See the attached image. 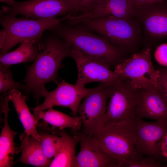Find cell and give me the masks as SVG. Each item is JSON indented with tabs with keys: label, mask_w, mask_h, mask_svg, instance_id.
Wrapping results in <instances>:
<instances>
[{
	"label": "cell",
	"mask_w": 167,
	"mask_h": 167,
	"mask_svg": "<svg viewBox=\"0 0 167 167\" xmlns=\"http://www.w3.org/2000/svg\"><path fill=\"white\" fill-rule=\"evenodd\" d=\"M41 50L38 52L33 63L27 68L23 81L27 87L25 90L33 94L37 103L42 97V92L46 83H59L58 70L63 66V59L71 57V47L62 39L51 36L46 39Z\"/></svg>",
	"instance_id": "6da1fadb"
},
{
	"label": "cell",
	"mask_w": 167,
	"mask_h": 167,
	"mask_svg": "<svg viewBox=\"0 0 167 167\" xmlns=\"http://www.w3.org/2000/svg\"><path fill=\"white\" fill-rule=\"evenodd\" d=\"M53 29L71 47L109 66L121 56L120 51L107 39L85 27H62L60 24Z\"/></svg>",
	"instance_id": "7a4b0ae2"
},
{
	"label": "cell",
	"mask_w": 167,
	"mask_h": 167,
	"mask_svg": "<svg viewBox=\"0 0 167 167\" xmlns=\"http://www.w3.org/2000/svg\"><path fill=\"white\" fill-rule=\"evenodd\" d=\"M71 16L69 14L61 18L50 19L20 18L0 11V22L5 32L6 38L0 55L7 53L15 45L25 40L41 43L45 31L53 29L62 21L69 20Z\"/></svg>",
	"instance_id": "3957f363"
},
{
	"label": "cell",
	"mask_w": 167,
	"mask_h": 167,
	"mask_svg": "<svg viewBox=\"0 0 167 167\" xmlns=\"http://www.w3.org/2000/svg\"><path fill=\"white\" fill-rule=\"evenodd\" d=\"M95 136L104 150L115 161L117 167L120 161L139 155L136 147L135 121L105 125Z\"/></svg>",
	"instance_id": "277c9868"
},
{
	"label": "cell",
	"mask_w": 167,
	"mask_h": 167,
	"mask_svg": "<svg viewBox=\"0 0 167 167\" xmlns=\"http://www.w3.org/2000/svg\"><path fill=\"white\" fill-rule=\"evenodd\" d=\"M109 101L104 125L134 122L141 90L123 79L109 85Z\"/></svg>",
	"instance_id": "5b68a950"
},
{
	"label": "cell",
	"mask_w": 167,
	"mask_h": 167,
	"mask_svg": "<svg viewBox=\"0 0 167 167\" xmlns=\"http://www.w3.org/2000/svg\"><path fill=\"white\" fill-rule=\"evenodd\" d=\"M114 71L122 79L127 80L141 90L156 88L159 72L153 66L149 49L135 54L118 64Z\"/></svg>",
	"instance_id": "8992f818"
},
{
	"label": "cell",
	"mask_w": 167,
	"mask_h": 167,
	"mask_svg": "<svg viewBox=\"0 0 167 167\" xmlns=\"http://www.w3.org/2000/svg\"><path fill=\"white\" fill-rule=\"evenodd\" d=\"M109 96V85L101 83L84 98L77 110L82 120V133L95 136L104 126Z\"/></svg>",
	"instance_id": "52a82bcc"
},
{
	"label": "cell",
	"mask_w": 167,
	"mask_h": 167,
	"mask_svg": "<svg viewBox=\"0 0 167 167\" xmlns=\"http://www.w3.org/2000/svg\"><path fill=\"white\" fill-rule=\"evenodd\" d=\"M3 13L16 16L21 15L26 18L50 19L57 16L80 11L75 0H29L19 2L10 7L3 6Z\"/></svg>",
	"instance_id": "ba28073f"
},
{
	"label": "cell",
	"mask_w": 167,
	"mask_h": 167,
	"mask_svg": "<svg viewBox=\"0 0 167 167\" xmlns=\"http://www.w3.org/2000/svg\"><path fill=\"white\" fill-rule=\"evenodd\" d=\"M71 57L74 60L78 70L75 84L84 87L92 82L111 85L122 79L107 64L89 57L77 49L71 47Z\"/></svg>",
	"instance_id": "9c48e42d"
},
{
	"label": "cell",
	"mask_w": 167,
	"mask_h": 167,
	"mask_svg": "<svg viewBox=\"0 0 167 167\" xmlns=\"http://www.w3.org/2000/svg\"><path fill=\"white\" fill-rule=\"evenodd\" d=\"M81 23L91 31L96 32L113 45L128 44L134 36V29L124 18L109 16L85 19L74 23Z\"/></svg>",
	"instance_id": "30bf717a"
},
{
	"label": "cell",
	"mask_w": 167,
	"mask_h": 167,
	"mask_svg": "<svg viewBox=\"0 0 167 167\" xmlns=\"http://www.w3.org/2000/svg\"><path fill=\"white\" fill-rule=\"evenodd\" d=\"M57 85V88L52 91L48 92L46 88L42 90V95L45 97V100L33 109L34 113L59 106L70 109L76 116L81 101L91 89L70 84L64 80Z\"/></svg>",
	"instance_id": "8fae6325"
},
{
	"label": "cell",
	"mask_w": 167,
	"mask_h": 167,
	"mask_svg": "<svg viewBox=\"0 0 167 167\" xmlns=\"http://www.w3.org/2000/svg\"><path fill=\"white\" fill-rule=\"evenodd\" d=\"M135 124L138 153L156 160L161 156L160 146L167 131V121L148 122L135 119Z\"/></svg>",
	"instance_id": "7c38bea8"
},
{
	"label": "cell",
	"mask_w": 167,
	"mask_h": 167,
	"mask_svg": "<svg viewBox=\"0 0 167 167\" xmlns=\"http://www.w3.org/2000/svg\"><path fill=\"white\" fill-rule=\"evenodd\" d=\"M72 132L80 145L74 167H117L115 161L104 150L95 136Z\"/></svg>",
	"instance_id": "4fadbf2b"
},
{
	"label": "cell",
	"mask_w": 167,
	"mask_h": 167,
	"mask_svg": "<svg viewBox=\"0 0 167 167\" xmlns=\"http://www.w3.org/2000/svg\"><path fill=\"white\" fill-rule=\"evenodd\" d=\"M135 119L167 121V103L156 88L141 90Z\"/></svg>",
	"instance_id": "5bb4252c"
},
{
	"label": "cell",
	"mask_w": 167,
	"mask_h": 167,
	"mask_svg": "<svg viewBox=\"0 0 167 167\" xmlns=\"http://www.w3.org/2000/svg\"><path fill=\"white\" fill-rule=\"evenodd\" d=\"M135 6L132 0H100L91 11L72 16L71 22L85 19H93L112 16L124 18L131 15Z\"/></svg>",
	"instance_id": "9a60e30c"
},
{
	"label": "cell",
	"mask_w": 167,
	"mask_h": 167,
	"mask_svg": "<svg viewBox=\"0 0 167 167\" xmlns=\"http://www.w3.org/2000/svg\"><path fill=\"white\" fill-rule=\"evenodd\" d=\"M8 96L13 103L19 118L24 129V134L30 136L39 142L40 136L37 130L39 119L30 112L26 104L27 97L17 89L9 91Z\"/></svg>",
	"instance_id": "2e32d148"
},
{
	"label": "cell",
	"mask_w": 167,
	"mask_h": 167,
	"mask_svg": "<svg viewBox=\"0 0 167 167\" xmlns=\"http://www.w3.org/2000/svg\"><path fill=\"white\" fill-rule=\"evenodd\" d=\"M9 100L8 96L6 95L2 104L4 124L0 135V167H11L14 154L17 151L14 142V137L17 133L11 129L8 122Z\"/></svg>",
	"instance_id": "e0dca14e"
},
{
	"label": "cell",
	"mask_w": 167,
	"mask_h": 167,
	"mask_svg": "<svg viewBox=\"0 0 167 167\" xmlns=\"http://www.w3.org/2000/svg\"><path fill=\"white\" fill-rule=\"evenodd\" d=\"M19 151L21 152L19 160L23 164L38 167H49L53 159L44 154L39 142L30 136L23 134Z\"/></svg>",
	"instance_id": "ac0fdd59"
},
{
	"label": "cell",
	"mask_w": 167,
	"mask_h": 167,
	"mask_svg": "<svg viewBox=\"0 0 167 167\" xmlns=\"http://www.w3.org/2000/svg\"><path fill=\"white\" fill-rule=\"evenodd\" d=\"M20 43L19 46L13 51L0 55V64L10 66L32 61L44 47V45H42L41 43L32 40H25Z\"/></svg>",
	"instance_id": "d6986e66"
},
{
	"label": "cell",
	"mask_w": 167,
	"mask_h": 167,
	"mask_svg": "<svg viewBox=\"0 0 167 167\" xmlns=\"http://www.w3.org/2000/svg\"><path fill=\"white\" fill-rule=\"evenodd\" d=\"M62 139L61 145L54 158L49 167H74L76 145L79 143L76 137L71 135L63 130H55Z\"/></svg>",
	"instance_id": "ffe728a7"
},
{
	"label": "cell",
	"mask_w": 167,
	"mask_h": 167,
	"mask_svg": "<svg viewBox=\"0 0 167 167\" xmlns=\"http://www.w3.org/2000/svg\"><path fill=\"white\" fill-rule=\"evenodd\" d=\"M33 115L38 119H42L54 127L61 130L69 128L72 131H76L82 128V122L79 116H71L53 108L47 111L34 113Z\"/></svg>",
	"instance_id": "44dd1931"
},
{
	"label": "cell",
	"mask_w": 167,
	"mask_h": 167,
	"mask_svg": "<svg viewBox=\"0 0 167 167\" xmlns=\"http://www.w3.org/2000/svg\"><path fill=\"white\" fill-rule=\"evenodd\" d=\"M41 129L37 126L40 136L39 142L45 156L48 159H53L58 152L62 142V137L56 131H51L47 126Z\"/></svg>",
	"instance_id": "7402d4cb"
},
{
	"label": "cell",
	"mask_w": 167,
	"mask_h": 167,
	"mask_svg": "<svg viewBox=\"0 0 167 167\" xmlns=\"http://www.w3.org/2000/svg\"><path fill=\"white\" fill-rule=\"evenodd\" d=\"M147 30L157 36H167V11H156L148 17L145 22Z\"/></svg>",
	"instance_id": "603a6c76"
},
{
	"label": "cell",
	"mask_w": 167,
	"mask_h": 167,
	"mask_svg": "<svg viewBox=\"0 0 167 167\" xmlns=\"http://www.w3.org/2000/svg\"><path fill=\"white\" fill-rule=\"evenodd\" d=\"M25 84H23L14 80L10 66L0 64V92L6 93L12 89L26 90Z\"/></svg>",
	"instance_id": "cb8c5ba5"
},
{
	"label": "cell",
	"mask_w": 167,
	"mask_h": 167,
	"mask_svg": "<svg viewBox=\"0 0 167 167\" xmlns=\"http://www.w3.org/2000/svg\"><path fill=\"white\" fill-rule=\"evenodd\" d=\"M165 165L155 159L141 155L124 159L118 163V167H161Z\"/></svg>",
	"instance_id": "d4e9b609"
},
{
	"label": "cell",
	"mask_w": 167,
	"mask_h": 167,
	"mask_svg": "<svg viewBox=\"0 0 167 167\" xmlns=\"http://www.w3.org/2000/svg\"><path fill=\"white\" fill-rule=\"evenodd\" d=\"M158 70L159 77L156 88L167 103V67L162 66Z\"/></svg>",
	"instance_id": "484cf974"
},
{
	"label": "cell",
	"mask_w": 167,
	"mask_h": 167,
	"mask_svg": "<svg viewBox=\"0 0 167 167\" xmlns=\"http://www.w3.org/2000/svg\"><path fill=\"white\" fill-rule=\"evenodd\" d=\"M154 57L159 64L162 66L167 67V43L157 47L154 53Z\"/></svg>",
	"instance_id": "4316f807"
},
{
	"label": "cell",
	"mask_w": 167,
	"mask_h": 167,
	"mask_svg": "<svg viewBox=\"0 0 167 167\" xmlns=\"http://www.w3.org/2000/svg\"><path fill=\"white\" fill-rule=\"evenodd\" d=\"M82 14L88 12L92 10L99 0H75Z\"/></svg>",
	"instance_id": "83f0119b"
},
{
	"label": "cell",
	"mask_w": 167,
	"mask_h": 167,
	"mask_svg": "<svg viewBox=\"0 0 167 167\" xmlns=\"http://www.w3.org/2000/svg\"><path fill=\"white\" fill-rule=\"evenodd\" d=\"M160 152L161 156L167 158V131L161 140Z\"/></svg>",
	"instance_id": "f1b7e54d"
},
{
	"label": "cell",
	"mask_w": 167,
	"mask_h": 167,
	"mask_svg": "<svg viewBox=\"0 0 167 167\" xmlns=\"http://www.w3.org/2000/svg\"><path fill=\"white\" fill-rule=\"evenodd\" d=\"M6 33L4 30H3L0 32V49L1 50L3 47L6 41Z\"/></svg>",
	"instance_id": "f546056e"
},
{
	"label": "cell",
	"mask_w": 167,
	"mask_h": 167,
	"mask_svg": "<svg viewBox=\"0 0 167 167\" xmlns=\"http://www.w3.org/2000/svg\"><path fill=\"white\" fill-rule=\"evenodd\" d=\"M147 0H132L135 6H141L146 4Z\"/></svg>",
	"instance_id": "4dcf8cb0"
},
{
	"label": "cell",
	"mask_w": 167,
	"mask_h": 167,
	"mask_svg": "<svg viewBox=\"0 0 167 167\" xmlns=\"http://www.w3.org/2000/svg\"><path fill=\"white\" fill-rule=\"evenodd\" d=\"M0 2L6 3L11 6H13L15 3L16 1L15 0H0Z\"/></svg>",
	"instance_id": "1f68e13d"
},
{
	"label": "cell",
	"mask_w": 167,
	"mask_h": 167,
	"mask_svg": "<svg viewBox=\"0 0 167 167\" xmlns=\"http://www.w3.org/2000/svg\"><path fill=\"white\" fill-rule=\"evenodd\" d=\"M163 0H147L146 4H151L161 2Z\"/></svg>",
	"instance_id": "d6a6232c"
},
{
	"label": "cell",
	"mask_w": 167,
	"mask_h": 167,
	"mask_svg": "<svg viewBox=\"0 0 167 167\" xmlns=\"http://www.w3.org/2000/svg\"><path fill=\"white\" fill-rule=\"evenodd\" d=\"M165 167H167V164L165 165Z\"/></svg>",
	"instance_id": "836d02e7"
},
{
	"label": "cell",
	"mask_w": 167,
	"mask_h": 167,
	"mask_svg": "<svg viewBox=\"0 0 167 167\" xmlns=\"http://www.w3.org/2000/svg\"><path fill=\"white\" fill-rule=\"evenodd\" d=\"M99 1H100V0H99Z\"/></svg>",
	"instance_id": "e575fe53"
}]
</instances>
